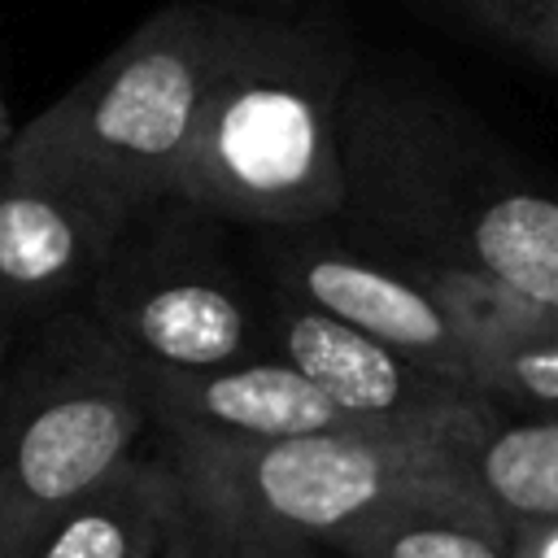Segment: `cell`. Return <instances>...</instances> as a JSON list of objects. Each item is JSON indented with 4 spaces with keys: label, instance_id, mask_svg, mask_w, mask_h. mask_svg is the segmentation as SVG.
<instances>
[{
    "label": "cell",
    "instance_id": "cell-1",
    "mask_svg": "<svg viewBox=\"0 0 558 558\" xmlns=\"http://www.w3.org/2000/svg\"><path fill=\"white\" fill-rule=\"evenodd\" d=\"M340 218L440 283L558 314V192L449 92L353 65L340 113Z\"/></svg>",
    "mask_w": 558,
    "mask_h": 558
},
{
    "label": "cell",
    "instance_id": "cell-2",
    "mask_svg": "<svg viewBox=\"0 0 558 558\" xmlns=\"http://www.w3.org/2000/svg\"><path fill=\"white\" fill-rule=\"evenodd\" d=\"M357 57L331 17L231 13L174 201L222 227H301L344 209L336 113Z\"/></svg>",
    "mask_w": 558,
    "mask_h": 558
},
{
    "label": "cell",
    "instance_id": "cell-3",
    "mask_svg": "<svg viewBox=\"0 0 558 558\" xmlns=\"http://www.w3.org/2000/svg\"><path fill=\"white\" fill-rule=\"evenodd\" d=\"M231 13L205 0L148 13L70 92L13 131L4 166L83 201L113 227L170 201Z\"/></svg>",
    "mask_w": 558,
    "mask_h": 558
},
{
    "label": "cell",
    "instance_id": "cell-4",
    "mask_svg": "<svg viewBox=\"0 0 558 558\" xmlns=\"http://www.w3.org/2000/svg\"><path fill=\"white\" fill-rule=\"evenodd\" d=\"M480 410L445 423L340 427L279 440L170 427L161 432V453L183 501L235 558H248L296 541H327L401 493L462 484V445Z\"/></svg>",
    "mask_w": 558,
    "mask_h": 558
},
{
    "label": "cell",
    "instance_id": "cell-5",
    "mask_svg": "<svg viewBox=\"0 0 558 558\" xmlns=\"http://www.w3.org/2000/svg\"><path fill=\"white\" fill-rule=\"evenodd\" d=\"M148 410L131 362L92 318H57L0 384V558L109 480Z\"/></svg>",
    "mask_w": 558,
    "mask_h": 558
},
{
    "label": "cell",
    "instance_id": "cell-6",
    "mask_svg": "<svg viewBox=\"0 0 558 558\" xmlns=\"http://www.w3.org/2000/svg\"><path fill=\"white\" fill-rule=\"evenodd\" d=\"M87 301V318L140 366L205 371L270 353L266 296L231 262L222 222L174 196L118 231Z\"/></svg>",
    "mask_w": 558,
    "mask_h": 558
},
{
    "label": "cell",
    "instance_id": "cell-7",
    "mask_svg": "<svg viewBox=\"0 0 558 558\" xmlns=\"http://www.w3.org/2000/svg\"><path fill=\"white\" fill-rule=\"evenodd\" d=\"M266 292L318 310L414 366L466 384V327L449 283L349 227L340 214L262 231Z\"/></svg>",
    "mask_w": 558,
    "mask_h": 558
},
{
    "label": "cell",
    "instance_id": "cell-8",
    "mask_svg": "<svg viewBox=\"0 0 558 558\" xmlns=\"http://www.w3.org/2000/svg\"><path fill=\"white\" fill-rule=\"evenodd\" d=\"M270 353L301 371L353 427H414L462 418L484 405L471 388L440 379L388 344L266 292Z\"/></svg>",
    "mask_w": 558,
    "mask_h": 558
},
{
    "label": "cell",
    "instance_id": "cell-9",
    "mask_svg": "<svg viewBox=\"0 0 558 558\" xmlns=\"http://www.w3.org/2000/svg\"><path fill=\"white\" fill-rule=\"evenodd\" d=\"M148 423L161 432H218V436H248V440H279V436H310V432H340L353 427L301 371L283 357H248L205 371H166L131 362Z\"/></svg>",
    "mask_w": 558,
    "mask_h": 558
},
{
    "label": "cell",
    "instance_id": "cell-10",
    "mask_svg": "<svg viewBox=\"0 0 558 558\" xmlns=\"http://www.w3.org/2000/svg\"><path fill=\"white\" fill-rule=\"evenodd\" d=\"M118 231L83 201L0 166V314L52 310L87 292Z\"/></svg>",
    "mask_w": 558,
    "mask_h": 558
},
{
    "label": "cell",
    "instance_id": "cell-11",
    "mask_svg": "<svg viewBox=\"0 0 558 558\" xmlns=\"http://www.w3.org/2000/svg\"><path fill=\"white\" fill-rule=\"evenodd\" d=\"M179 501L166 453H131L109 480L31 527L4 558H148Z\"/></svg>",
    "mask_w": 558,
    "mask_h": 558
},
{
    "label": "cell",
    "instance_id": "cell-12",
    "mask_svg": "<svg viewBox=\"0 0 558 558\" xmlns=\"http://www.w3.org/2000/svg\"><path fill=\"white\" fill-rule=\"evenodd\" d=\"M449 288L462 305L471 392L501 410L558 414V314L488 288Z\"/></svg>",
    "mask_w": 558,
    "mask_h": 558
},
{
    "label": "cell",
    "instance_id": "cell-13",
    "mask_svg": "<svg viewBox=\"0 0 558 558\" xmlns=\"http://www.w3.org/2000/svg\"><path fill=\"white\" fill-rule=\"evenodd\" d=\"M327 545L344 558H514L510 523L466 480L401 493Z\"/></svg>",
    "mask_w": 558,
    "mask_h": 558
},
{
    "label": "cell",
    "instance_id": "cell-14",
    "mask_svg": "<svg viewBox=\"0 0 558 558\" xmlns=\"http://www.w3.org/2000/svg\"><path fill=\"white\" fill-rule=\"evenodd\" d=\"M462 471L506 523H558V414L488 401L466 432Z\"/></svg>",
    "mask_w": 558,
    "mask_h": 558
},
{
    "label": "cell",
    "instance_id": "cell-15",
    "mask_svg": "<svg viewBox=\"0 0 558 558\" xmlns=\"http://www.w3.org/2000/svg\"><path fill=\"white\" fill-rule=\"evenodd\" d=\"M462 26L558 74V0H436Z\"/></svg>",
    "mask_w": 558,
    "mask_h": 558
},
{
    "label": "cell",
    "instance_id": "cell-16",
    "mask_svg": "<svg viewBox=\"0 0 558 558\" xmlns=\"http://www.w3.org/2000/svg\"><path fill=\"white\" fill-rule=\"evenodd\" d=\"M179 484V480H174ZM148 558H235L231 554V545L183 501V493H179V501H174V510L166 514V523H161V532H157V541H153V549H148Z\"/></svg>",
    "mask_w": 558,
    "mask_h": 558
},
{
    "label": "cell",
    "instance_id": "cell-17",
    "mask_svg": "<svg viewBox=\"0 0 558 558\" xmlns=\"http://www.w3.org/2000/svg\"><path fill=\"white\" fill-rule=\"evenodd\" d=\"M514 558H558V523H510Z\"/></svg>",
    "mask_w": 558,
    "mask_h": 558
},
{
    "label": "cell",
    "instance_id": "cell-18",
    "mask_svg": "<svg viewBox=\"0 0 558 558\" xmlns=\"http://www.w3.org/2000/svg\"><path fill=\"white\" fill-rule=\"evenodd\" d=\"M248 558H344L336 545L327 541H296V545H279V549H262V554H248Z\"/></svg>",
    "mask_w": 558,
    "mask_h": 558
},
{
    "label": "cell",
    "instance_id": "cell-19",
    "mask_svg": "<svg viewBox=\"0 0 558 558\" xmlns=\"http://www.w3.org/2000/svg\"><path fill=\"white\" fill-rule=\"evenodd\" d=\"M9 357H13V336H9V327H0V384H4V371H9Z\"/></svg>",
    "mask_w": 558,
    "mask_h": 558
},
{
    "label": "cell",
    "instance_id": "cell-20",
    "mask_svg": "<svg viewBox=\"0 0 558 558\" xmlns=\"http://www.w3.org/2000/svg\"><path fill=\"white\" fill-rule=\"evenodd\" d=\"M9 140H13V122H9V109H0V166H4V153H9Z\"/></svg>",
    "mask_w": 558,
    "mask_h": 558
},
{
    "label": "cell",
    "instance_id": "cell-21",
    "mask_svg": "<svg viewBox=\"0 0 558 558\" xmlns=\"http://www.w3.org/2000/svg\"><path fill=\"white\" fill-rule=\"evenodd\" d=\"M0 109H4V96H0Z\"/></svg>",
    "mask_w": 558,
    "mask_h": 558
}]
</instances>
